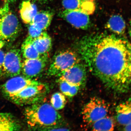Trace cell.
I'll list each match as a JSON object with an SVG mask.
<instances>
[{
	"instance_id": "1",
	"label": "cell",
	"mask_w": 131,
	"mask_h": 131,
	"mask_svg": "<svg viewBox=\"0 0 131 131\" xmlns=\"http://www.w3.org/2000/svg\"><path fill=\"white\" fill-rule=\"evenodd\" d=\"M90 72L108 89L124 93L131 89V44L113 35L84 38L78 47Z\"/></svg>"
},
{
	"instance_id": "2",
	"label": "cell",
	"mask_w": 131,
	"mask_h": 131,
	"mask_svg": "<svg viewBox=\"0 0 131 131\" xmlns=\"http://www.w3.org/2000/svg\"><path fill=\"white\" fill-rule=\"evenodd\" d=\"M24 114L28 126L34 130H46L50 127L58 126L62 121L57 110L43 99L29 105Z\"/></svg>"
},
{
	"instance_id": "3",
	"label": "cell",
	"mask_w": 131,
	"mask_h": 131,
	"mask_svg": "<svg viewBox=\"0 0 131 131\" xmlns=\"http://www.w3.org/2000/svg\"><path fill=\"white\" fill-rule=\"evenodd\" d=\"M81 59L74 51L70 50L62 51L54 56L47 71V75L59 77L66 70Z\"/></svg>"
},
{
	"instance_id": "4",
	"label": "cell",
	"mask_w": 131,
	"mask_h": 131,
	"mask_svg": "<svg viewBox=\"0 0 131 131\" xmlns=\"http://www.w3.org/2000/svg\"><path fill=\"white\" fill-rule=\"evenodd\" d=\"M109 105L105 101L97 97L91 98L82 110L83 121L88 126L108 115Z\"/></svg>"
},
{
	"instance_id": "5",
	"label": "cell",
	"mask_w": 131,
	"mask_h": 131,
	"mask_svg": "<svg viewBox=\"0 0 131 131\" xmlns=\"http://www.w3.org/2000/svg\"><path fill=\"white\" fill-rule=\"evenodd\" d=\"M47 90V86L39 82L26 87L8 99L16 105H29L43 99Z\"/></svg>"
},
{
	"instance_id": "6",
	"label": "cell",
	"mask_w": 131,
	"mask_h": 131,
	"mask_svg": "<svg viewBox=\"0 0 131 131\" xmlns=\"http://www.w3.org/2000/svg\"><path fill=\"white\" fill-rule=\"evenodd\" d=\"M21 51L18 49H11L5 54L0 74L8 77L20 75L22 61Z\"/></svg>"
},
{
	"instance_id": "7",
	"label": "cell",
	"mask_w": 131,
	"mask_h": 131,
	"mask_svg": "<svg viewBox=\"0 0 131 131\" xmlns=\"http://www.w3.org/2000/svg\"><path fill=\"white\" fill-rule=\"evenodd\" d=\"M20 29L18 19L12 12L0 18V40H9L17 36Z\"/></svg>"
},
{
	"instance_id": "8",
	"label": "cell",
	"mask_w": 131,
	"mask_h": 131,
	"mask_svg": "<svg viewBox=\"0 0 131 131\" xmlns=\"http://www.w3.org/2000/svg\"><path fill=\"white\" fill-rule=\"evenodd\" d=\"M38 81L20 75L10 78L1 87L2 93L9 99L26 87L36 84Z\"/></svg>"
},
{
	"instance_id": "9",
	"label": "cell",
	"mask_w": 131,
	"mask_h": 131,
	"mask_svg": "<svg viewBox=\"0 0 131 131\" xmlns=\"http://www.w3.org/2000/svg\"><path fill=\"white\" fill-rule=\"evenodd\" d=\"M86 66L81 62L76 64L59 77L58 82L64 81L71 85L81 87L86 79Z\"/></svg>"
},
{
	"instance_id": "10",
	"label": "cell",
	"mask_w": 131,
	"mask_h": 131,
	"mask_svg": "<svg viewBox=\"0 0 131 131\" xmlns=\"http://www.w3.org/2000/svg\"><path fill=\"white\" fill-rule=\"evenodd\" d=\"M59 15L75 28L86 30L90 26L89 15L81 11L64 9Z\"/></svg>"
},
{
	"instance_id": "11",
	"label": "cell",
	"mask_w": 131,
	"mask_h": 131,
	"mask_svg": "<svg viewBox=\"0 0 131 131\" xmlns=\"http://www.w3.org/2000/svg\"><path fill=\"white\" fill-rule=\"evenodd\" d=\"M47 58V57L41 56L38 58L25 59L22 61L21 66L23 75L30 79L37 77L44 69Z\"/></svg>"
},
{
	"instance_id": "12",
	"label": "cell",
	"mask_w": 131,
	"mask_h": 131,
	"mask_svg": "<svg viewBox=\"0 0 131 131\" xmlns=\"http://www.w3.org/2000/svg\"><path fill=\"white\" fill-rule=\"evenodd\" d=\"M64 9L78 10L90 15L95 9V0H62Z\"/></svg>"
},
{
	"instance_id": "13",
	"label": "cell",
	"mask_w": 131,
	"mask_h": 131,
	"mask_svg": "<svg viewBox=\"0 0 131 131\" xmlns=\"http://www.w3.org/2000/svg\"><path fill=\"white\" fill-rule=\"evenodd\" d=\"M116 120L119 124L125 126L131 123V101L120 103L115 109Z\"/></svg>"
},
{
	"instance_id": "14",
	"label": "cell",
	"mask_w": 131,
	"mask_h": 131,
	"mask_svg": "<svg viewBox=\"0 0 131 131\" xmlns=\"http://www.w3.org/2000/svg\"><path fill=\"white\" fill-rule=\"evenodd\" d=\"M32 42L40 56L48 57L51 48L52 40L47 33L43 31L39 37L32 39Z\"/></svg>"
},
{
	"instance_id": "15",
	"label": "cell",
	"mask_w": 131,
	"mask_h": 131,
	"mask_svg": "<svg viewBox=\"0 0 131 131\" xmlns=\"http://www.w3.org/2000/svg\"><path fill=\"white\" fill-rule=\"evenodd\" d=\"M21 126L14 116L8 113L0 112V131L19 130Z\"/></svg>"
},
{
	"instance_id": "16",
	"label": "cell",
	"mask_w": 131,
	"mask_h": 131,
	"mask_svg": "<svg viewBox=\"0 0 131 131\" xmlns=\"http://www.w3.org/2000/svg\"><path fill=\"white\" fill-rule=\"evenodd\" d=\"M37 6L29 1H25L20 6V13L21 19L26 24L31 23L37 13Z\"/></svg>"
},
{
	"instance_id": "17",
	"label": "cell",
	"mask_w": 131,
	"mask_h": 131,
	"mask_svg": "<svg viewBox=\"0 0 131 131\" xmlns=\"http://www.w3.org/2000/svg\"><path fill=\"white\" fill-rule=\"evenodd\" d=\"M107 27L115 33L121 35L125 32L126 26L125 22L122 16L115 15L110 17L107 24Z\"/></svg>"
},
{
	"instance_id": "18",
	"label": "cell",
	"mask_w": 131,
	"mask_h": 131,
	"mask_svg": "<svg viewBox=\"0 0 131 131\" xmlns=\"http://www.w3.org/2000/svg\"><path fill=\"white\" fill-rule=\"evenodd\" d=\"M115 126L114 119L108 115L89 126L90 129L94 131H113Z\"/></svg>"
},
{
	"instance_id": "19",
	"label": "cell",
	"mask_w": 131,
	"mask_h": 131,
	"mask_svg": "<svg viewBox=\"0 0 131 131\" xmlns=\"http://www.w3.org/2000/svg\"><path fill=\"white\" fill-rule=\"evenodd\" d=\"M53 14L49 11H41L37 13L31 23L43 31L47 29L51 24Z\"/></svg>"
},
{
	"instance_id": "20",
	"label": "cell",
	"mask_w": 131,
	"mask_h": 131,
	"mask_svg": "<svg viewBox=\"0 0 131 131\" xmlns=\"http://www.w3.org/2000/svg\"><path fill=\"white\" fill-rule=\"evenodd\" d=\"M32 38L28 37L22 44L21 54L25 59H32L41 57L33 44Z\"/></svg>"
},
{
	"instance_id": "21",
	"label": "cell",
	"mask_w": 131,
	"mask_h": 131,
	"mask_svg": "<svg viewBox=\"0 0 131 131\" xmlns=\"http://www.w3.org/2000/svg\"><path fill=\"white\" fill-rule=\"evenodd\" d=\"M65 95L62 93L57 92L51 96L50 103L52 106L57 110L63 109L66 103Z\"/></svg>"
},
{
	"instance_id": "22",
	"label": "cell",
	"mask_w": 131,
	"mask_h": 131,
	"mask_svg": "<svg viewBox=\"0 0 131 131\" xmlns=\"http://www.w3.org/2000/svg\"><path fill=\"white\" fill-rule=\"evenodd\" d=\"M61 92L65 96L69 97L74 96L78 93L80 87L72 85L64 81L59 82Z\"/></svg>"
},
{
	"instance_id": "23",
	"label": "cell",
	"mask_w": 131,
	"mask_h": 131,
	"mask_svg": "<svg viewBox=\"0 0 131 131\" xmlns=\"http://www.w3.org/2000/svg\"><path fill=\"white\" fill-rule=\"evenodd\" d=\"M29 25L28 37L34 39L39 37L42 34L43 31L39 27L32 23H30Z\"/></svg>"
},
{
	"instance_id": "24",
	"label": "cell",
	"mask_w": 131,
	"mask_h": 131,
	"mask_svg": "<svg viewBox=\"0 0 131 131\" xmlns=\"http://www.w3.org/2000/svg\"><path fill=\"white\" fill-rule=\"evenodd\" d=\"M9 2L7 0H0V18L9 12Z\"/></svg>"
},
{
	"instance_id": "25",
	"label": "cell",
	"mask_w": 131,
	"mask_h": 131,
	"mask_svg": "<svg viewBox=\"0 0 131 131\" xmlns=\"http://www.w3.org/2000/svg\"><path fill=\"white\" fill-rule=\"evenodd\" d=\"M5 53L4 51L0 49V74L1 72L2 69L5 58Z\"/></svg>"
},
{
	"instance_id": "26",
	"label": "cell",
	"mask_w": 131,
	"mask_h": 131,
	"mask_svg": "<svg viewBox=\"0 0 131 131\" xmlns=\"http://www.w3.org/2000/svg\"><path fill=\"white\" fill-rule=\"evenodd\" d=\"M123 130L125 131H131V123L124 126Z\"/></svg>"
},
{
	"instance_id": "27",
	"label": "cell",
	"mask_w": 131,
	"mask_h": 131,
	"mask_svg": "<svg viewBox=\"0 0 131 131\" xmlns=\"http://www.w3.org/2000/svg\"><path fill=\"white\" fill-rule=\"evenodd\" d=\"M4 43L3 40H0V49H1L4 45Z\"/></svg>"
},
{
	"instance_id": "28",
	"label": "cell",
	"mask_w": 131,
	"mask_h": 131,
	"mask_svg": "<svg viewBox=\"0 0 131 131\" xmlns=\"http://www.w3.org/2000/svg\"><path fill=\"white\" fill-rule=\"evenodd\" d=\"M130 31H129V34H130V35L131 37V20L130 22Z\"/></svg>"
},
{
	"instance_id": "29",
	"label": "cell",
	"mask_w": 131,
	"mask_h": 131,
	"mask_svg": "<svg viewBox=\"0 0 131 131\" xmlns=\"http://www.w3.org/2000/svg\"><path fill=\"white\" fill-rule=\"evenodd\" d=\"M7 1H8V2H12L14 0H7Z\"/></svg>"
},
{
	"instance_id": "30",
	"label": "cell",
	"mask_w": 131,
	"mask_h": 131,
	"mask_svg": "<svg viewBox=\"0 0 131 131\" xmlns=\"http://www.w3.org/2000/svg\"><path fill=\"white\" fill-rule=\"evenodd\" d=\"M25 1H31V0H25Z\"/></svg>"
}]
</instances>
